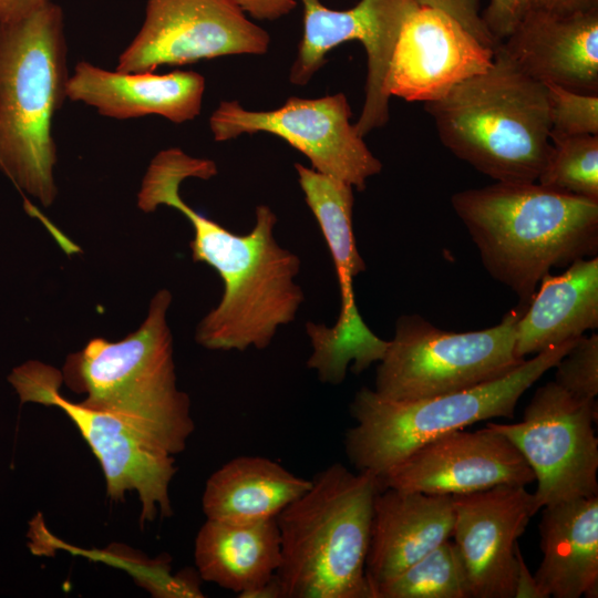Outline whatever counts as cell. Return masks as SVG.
I'll return each mask as SVG.
<instances>
[{
	"mask_svg": "<svg viewBox=\"0 0 598 598\" xmlns=\"http://www.w3.org/2000/svg\"><path fill=\"white\" fill-rule=\"evenodd\" d=\"M214 161L193 157L178 147L157 153L137 193V207L152 213L161 205L177 209L193 227L192 258L216 270L224 283L219 303L198 323L196 342L209 350L266 349L279 327L292 322L305 300L296 282L300 258L275 237L277 216L258 205L247 234H235L188 206L179 195L189 177L209 179Z\"/></svg>",
	"mask_w": 598,
	"mask_h": 598,
	"instance_id": "cell-1",
	"label": "cell"
},
{
	"mask_svg": "<svg viewBox=\"0 0 598 598\" xmlns=\"http://www.w3.org/2000/svg\"><path fill=\"white\" fill-rule=\"evenodd\" d=\"M451 204L488 274L527 305L540 279L598 251V200L538 182H495Z\"/></svg>",
	"mask_w": 598,
	"mask_h": 598,
	"instance_id": "cell-2",
	"label": "cell"
},
{
	"mask_svg": "<svg viewBox=\"0 0 598 598\" xmlns=\"http://www.w3.org/2000/svg\"><path fill=\"white\" fill-rule=\"evenodd\" d=\"M277 517L281 598H372L365 575L378 476L340 463Z\"/></svg>",
	"mask_w": 598,
	"mask_h": 598,
	"instance_id": "cell-3",
	"label": "cell"
},
{
	"mask_svg": "<svg viewBox=\"0 0 598 598\" xmlns=\"http://www.w3.org/2000/svg\"><path fill=\"white\" fill-rule=\"evenodd\" d=\"M442 144L495 182H537L551 151L544 83L498 44L492 66L424 103Z\"/></svg>",
	"mask_w": 598,
	"mask_h": 598,
	"instance_id": "cell-4",
	"label": "cell"
},
{
	"mask_svg": "<svg viewBox=\"0 0 598 598\" xmlns=\"http://www.w3.org/2000/svg\"><path fill=\"white\" fill-rule=\"evenodd\" d=\"M66 56L59 4L0 23V169L44 207L58 195L52 120L66 99Z\"/></svg>",
	"mask_w": 598,
	"mask_h": 598,
	"instance_id": "cell-5",
	"label": "cell"
},
{
	"mask_svg": "<svg viewBox=\"0 0 598 598\" xmlns=\"http://www.w3.org/2000/svg\"><path fill=\"white\" fill-rule=\"evenodd\" d=\"M172 295L158 290L145 320L118 341L91 339L62 367L68 388L91 409L109 412L150 433L171 454L183 452L194 431L190 400L176 384Z\"/></svg>",
	"mask_w": 598,
	"mask_h": 598,
	"instance_id": "cell-6",
	"label": "cell"
},
{
	"mask_svg": "<svg viewBox=\"0 0 598 598\" xmlns=\"http://www.w3.org/2000/svg\"><path fill=\"white\" fill-rule=\"evenodd\" d=\"M576 340L525 359L498 379L433 398L396 401L361 388L350 404L355 425L344 436L347 457L358 472L380 478L437 436L493 417H514L520 396L555 368Z\"/></svg>",
	"mask_w": 598,
	"mask_h": 598,
	"instance_id": "cell-7",
	"label": "cell"
},
{
	"mask_svg": "<svg viewBox=\"0 0 598 598\" xmlns=\"http://www.w3.org/2000/svg\"><path fill=\"white\" fill-rule=\"evenodd\" d=\"M526 305L491 328L453 332L419 315L401 316L379 361L374 391L386 399L414 401L466 390L498 379L522 364L515 328Z\"/></svg>",
	"mask_w": 598,
	"mask_h": 598,
	"instance_id": "cell-8",
	"label": "cell"
},
{
	"mask_svg": "<svg viewBox=\"0 0 598 598\" xmlns=\"http://www.w3.org/2000/svg\"><path fill=\"white\" fill-rule=\"evenodd\" d=\"M8 380L21 403L54 406L66 414L97 458L107 496L121 501L127 492L137 493L141 524L173 514L168 491L175 458L150 433L121 416L70 401L60 390L61 371L43 362L28 361Z\"/></svg>",
	"mask_w": 598,
	"mask_h": 598,
	"instance_id": "cell-9",
	"label": "cell"
},
{
	"mask_svg": "<svg viewBox=\"0 0 598 598\" xmlns=\"http://www.w3.org/2000/svg\"><path fill=\"white\" fill-rule=\"evenodd\" d=\"M597 400L578 399L555 381L538 388L524 419L488 422L505 435L534 472L535 508L598 495Z\"/></svg>",
	"mask_w": 598,
	"mask_h": 598,
	"instance_id": "cell-10",
	"label": "cell"
},
{
	"mask_svg": "<svg viewBox=\"0 0 598 598\" xmlns=\"http://www.w3.org/2000/svg\"><path fill=\"white\" fill-rule=\"evenodd\" d=\"M351 107L343 93L318 99L289 97L270 111H250L238 101H223L209 117L217 142L241 134L266 132L301 152L311 168L350 184L359 192L378 175L382 163L350 123Z\"/></svg>",
	"mask_w": 598,
	"mask_h": 598,
	"instance_id": "cell-11",
	"label": "cell"
},
{
	"mask_svg": "<svg viewBox=\"0 0 598 598\" xmlns=\"http://www.w3.org/2000/svg\"><path fill=\"white\" fill-rule=\"evenodd\" d=\"M295 168L306 203L329 248L341 299L333 326L306 323L311 358L330 372H343L351 362L354 371H363L383 357L388 341L368 328L355 303L353 279L365 270V262L358 251L353 233V187L299 163Z\"/></svg>",
	"mask_w": 598,
	"mask_h": 598,
	"instance_id": "cell-12",
	"label": "cell"
},
{
	"mask_svg": "<svg viewBox=\"0 0 598 598\" xmlns=\"http://www.w3.org/2000/svg\"><path fill=\"white\" fill-rule=\"evenodd\" d=\"M270 37L234 0H147L143 24L115 70L153 72L225 55L265 54Z\"/></svg>",
	"mask_w": 598,
	"mask_h": 598,
	"instance_id": "cell-13",
	"label": "cell"
},
{
	"mask_svg": "<svg viewBox=\"0 0 598 598\" xmlns=\"http://www.w3.org/2000/svg\"><path fill=\"white\" fill-rule=\"evenodd\" d=\"M303 7V33L289 81L303 86L326 63L330 50L347 41H359L367 52L365 97L357 133L364 137L390 118L385 82L391 56L401 29L420 7L416 0H360L347 10H333L320 0H300Z\"/></svg>",
	"mask_w": 598,
	"mask_h": 598,
	"instance_id": "cell-14",
	"label": "cell"
},
{
	"mask_svg": "<svg viewBox=\"0 0 598 598\" xmlns=\"http://www.w3.org/2000/svg\"><path fill=\"white\" fill-rule=\"evenodd\" d=\"M379 480L381 488L454 496L498 485L526 486L535 475L512 442L486 425L424 443Z\"/></svg>",
	"mask_w": 598,
	"mask_h": 598,
	"instance_id": "cell-15",
	"label": "cell"
},
{
	"mask_svg": "<svg viewBox=\"0 0 598 598\" xmlns=\"http://www.w3.org/2000/svg\"><path fill=\"white\" fill-rule=\"evenodd\" d=\"M452 537L466 576L470 598H515L517 539L537 513L525 486L498 485L454 495Z\"/></svg>",
	"mask_w": 598,
	"mask_h": 598,
	"instance_id": "cell-16",
	"label": "cell"
},
{
	"mask_svg": "<svg viewBox=\"0 0 598 598\" xmlns=\"http://www.w3.org/2000/svg\"><path fill=\"white\" fill-rule=\"evenodd\" d=\"M494 49L481 43L446 12L420 6L395 43L385 82L389 97L434 102L460 83L487 71Z\"/></svg>",
	"mask_w": 598,
	"mask_h": 598,
	"instance_id": "cell-17",
	"label": "cell"
},
{
	"mask_svg": "<svg viewBox=\"0 0 598 598\" xmlns=\"http://www.w3.org/2000/svg\"><path fill=\"white\" fill-rule=\"evenodd\" d=\"M499 45L538 82L598 94V9L561 14L529 8Z\"/></svg>",
	"mask_w": 598,
	"mask_h": 598,
	"instance_id": "cell-18",
	"label": "cell"
},
{
	"mask_svg": "<svg viewBox=\"0 0 598 598\" xmlns=\"http://www.w3.org/2000/svg\"><path fill=\"white\" fill-rule=\"evenodd\" d=\"M205 79L194 71H109L80 61L66 84V99L106 117L127 120L156 114L173 123L194 120L202 110Z\"/></svg>",
	"mask_w": 598,
	"mask_h": 598,
	"instance_id": "cell-19",
	"label": "cell"
},
{
	"mask_svg": "<svg viewBox=\"0 0 598 598\" xmlns=\"http://www.w3.org/2000/svg\"><path fill=\"white\" fill-rule=\"evenodd\" d=\"M453 496L381 488L375 495L365 575L371 587L393 578L445 540Z\"/></svg>",
	"mask_w": 598,
	"mask_h": 598,
	"instance_id": "cell-20",
	"label": "cell"
},
{
	"mask_svg": "<svg viewBox=\"0 0 598 598\" xmlns=\"http://www.w3.org/2000/svg\"><path fill=\"white\" fill-rule=\"evenodd\" d=\"M539 598L598 596V495L543 507Z\"/></svg>",
	"mask_w": 598,
	"mask_h": 598,
	"instance_id": "cell-21",
	"label": "cell"
},
{
	"mask_svg": "<svg viewBox=\"0 0 598 598\" xmlns=\"http://www.w3.org/2000/svg\"><path fill=\"white\" fill-rule=\"evenodd\" d=\"M598 327V257L577 259L558 276L546 274L515 328V353L525 359L574 341Z\"/></svg>",
	"mask_w": 598,
	"mask_h": 598,
	"instance_id": "cell-22",
	"label": "cell"
},
{
	"mask_svg": "<svg viewBox=\"0 0 598 598\" xmlns=\"http://www.w3.org/2000/svg\"><path fill=\"white\" fill-rule=\"evenodd\" d=\"M194 557L202 579L245 598L277 573L281 558L277 520L230 524L206 519L195 539Z\"/></svg>",
	"mask_w": 598,
	"mask_h": 598,
	"instance_id": "cell-23",
	"label": "cell"
},
{
	"mask_svg": "<svg viewBox=\"0 0 598 598\" xmlns=\"http://www.w3.org/2000/svg\"><path fill=\"white\" fill-rule=\"evenodd\" d=\"M311 484L264 456H238L216 470L202 497L207 519L251 524L276 518Z\"/></svg>",
	"mask_w": 598,
	"mask_h": 598,
	"instance_id": "cell-24",
	"label": "cell"
},
{
	"mask_svg": "<svg viewBox=\"0 0 598 598\" xmlns=\"http://www.w3.org/2000/svg\"><path fill=\"white\" fill-rule=\"evenodd\" d=\"M372 598H470L463 564L452 538L373 587Z\"/></svg>",
	"mask_w": 598,
	"mask_h": 598,
	"instance_id": "cell-25",
	"label": "cell"
},
{
	"mask_svg": "<svg viewBox=\"0 0 598 598\" xmlns=\"http://www.w3.org/2000/svg\"><path fill=\"white\" fill-rule=\"evenodd\" d=\"M551 151L537 182L548 188L598 200V135L550 133Z\"/></svg>",
	"mask_w": 598,
	"mask_h": 598,
	"instance_id": "cell-26",
	"label": "cell"
},
{
	"mask_svg": "<svg viewBox=\"0 0 598 598\" xmlns=\"http://www.w3.org/2000/svg\"><path fill=\"white\" fill-rule=\"evenodd\" d=\"M545 86L550 133L598 135V94L580 93L551 83Z\"/></svg>",
	"mask_w": 598,
	"mask_h": 598,
	"instance_id": "cell-27",
	"label": "cell"
},
{
	"mask_svg": "<svg viewBox=\"0 0 598 598\" xmlns=\"http://www.w3.org/2000/svg\"><path fill=\"white\" fill-rule=\"evenodd\" d=\"M555 382L571 395L596 400L598 394V334L581 336L555 365Z\"/></svg>",
	"mask_w": 598,
	"mask_h": 598,
	"instance_id": "cell-28",
	"label": "cell"
},
{
	"mask_svg": "<svg viewBox=\"0 0 598 598\" xmlns=\"http://www.w3.org/2000/svg\"><path fill=\"white\" fill-rule=\"evenodd\" d=\"M420 6L440 9L458 21L484 45L495 49L498 44L486 29L482 13L481 0H416Z\"/></svg>",
	"mask_w": 598,
	"mask_h": 598,
	"instance_id": "cell-29",
	"label": "cell"
},
{
	"mask_svg": "<svg viewBox=\"0 0 598 598\" xmlns=\"http://www.w3.org/2000/svg\"><path fill=\"white\" fill-rule=\"evenodd\" d=\"M530 6L532 0H489L482 19L497 44L513 32Z\"/></svg>",
	"mask_w": 598,
	"mask_h": 598,
	"instance_id": "cell-30",
	"label": "cell"
},
{
	"mask_svg": "<svg viewBox=\"0 0 598 598\" xmlns=\"http://www.w3.org/2000/svg\"><path fill=\"white\" fill-rule=\"evenodd\" d=\"M248 16L257 20H278L289 14L298 4L297 0H234Z\"/></svg>",
	"mask_w": 598,
	"mask_h": 598,
	"instance_id": "cell-31",
	"label": "cell"
},
{
	"mask_svg": "<svg viewBox=\"0 0 598 598\" xmlns=\"http://www.w3.org/2000/svg\"><path fill=\"white\" fill-rule=\"evenodd\" d=\"M50 2L51 0H0V23L22 19Z\"/></svg>",
	"mask_w": 598,
	"mask_h": 598,
	"instance_id": "cell-32",
	"label": "cell"
},
{
	"mask_svg": "<svg viewBox=\"0 0 598 598\" xmlns=\"http://www.w3.org/2000/svg\"><path fill=\"white\" fill-rule=\"evenodd\" d=\"M530 8L569 14L598 9V0H532Z\"/></svg>",
	"mask_w": 598,
	"mask_h": 598,
	"instance_id": "cell-33",
	"label": "cell"
},
{
	"mask_svg": "<svg viewBox=\"0 0 598 598\" xmlns=\"http://www.w3.org/2000/svg\"><path fill=\"white\" fill-rule=\"evenodd\" d=\"M539 598L534 577L530 575L526 567L522 554L518 555V576L517 586L515 591V598Z\"/></svg>",
	"mask_w": 598,
	"mask_h": 598,
	"instance_id": "cell-34",
	"label": "cell"
}]
</instances>
